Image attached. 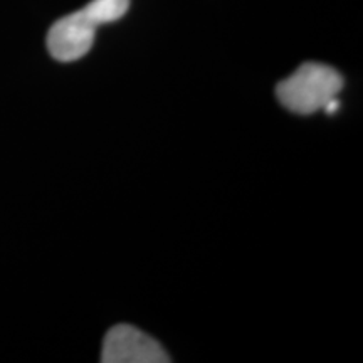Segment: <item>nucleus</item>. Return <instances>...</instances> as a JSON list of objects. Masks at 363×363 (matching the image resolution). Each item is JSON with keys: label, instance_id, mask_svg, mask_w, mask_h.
Masks as SVG:
<instances>
[{"label": "nucleus", "instance_id": "obj_4", "mask_svg": "<svg viewBox=\"0 0 363 363\" xmlns=\"http://www.w3.org/2000/svg\"><path fill=\"white\" fill-rule=\"evenodd\" d=\"M128 7L130 0H91L86 11L93 16L98 26H103L121 19L128 12Z\"/></svg>", "mask_w": 363, "mask_h": 363}, {"label": "nucleus", "instance_id": "obj_1", "mask_svg": "<svg viewBox=\"0 0 363 363\" xmlns=\"http://www.w3.org/2000/svg\"><path fill=\"white\" fill-rule=\"evenodd\" d=\"M343 88L342 74L320 62H305L276 88L286 110L298 115H311L323 110L330 99L338 98Z\"/></svg>", "mask_w": 363, "mask_h": 363}, {"label": "nucleus", "instance_id": "obj_2", "mask_svg": "<svg viewBox=\"0 0 363 363\" xmlns=\"http://www.w3.org/2000/svg\"><path fill=\"white\" fill-rule=\"evenodd\" d=\"M98 22L86 7L56 21L48 34V49L61 62L78 61L93 48Z\"/></svg>", "mask_w": 363, "mask_h": 363}, {"label": "nucleus", "instance_id": "obj_3", "mask_svg": "<svg viewBox=\"0 0 363 363\" xmlns=\"http://www.w3.org/2000/svg\"><path fill=\"white\" fill-rule=\"evenodd\" d=\"M104 363H167L170 357L162 345L130 325H118L104 338Z\"/></svg>", "mask_w": 363, "mask_h": 363}]
</instances>
